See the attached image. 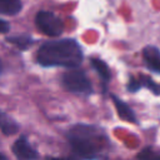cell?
I'll return each mask as SVG.
<instances>
[{
	"instance_id": "1",
	"label": "cell",
	"mask_w": 160,
	"mask_h": 160,
	"mask_svg": "<svg viewBox=\"0 0 160 160\" xmlns=\"http://www.w3.org/2000/svg\"><path fill=\"white\" fill-rule=\"evenodd\" d=\"M74 152L84 160H104L110 149L106 132L95 125L78 124L68 132Z\"/></svg>"
},
{
	"instance_id": "2",
	"label": "cell",
	"mask_w": 160,
	"mask_h": 160,
	"mask_svg": "<svg viewBox=\"0 0 160 160\" xmlns=\"http://www.w3.org/2000/svg\"><path fill=\"white\" fill-rule=\"evenodd\" d=\"M82 50L75 39H60L44 42L36 54V61L45 68H76L82 61Z\"/></svg>"
},
{
	"instance_id": "3",
	"label": "cell",
	"mask_w": 160,
	"mask_h": 160,
	"mask_svg": "<svg viewBox=\"0 0 160 160\" xmlns=\"http://www.w3.org/2000/svg\"><path fill=\"white\" fill-rule=\"evenodd\" d=\"M62 85L66 90L76 94H91L92 85L84 71L72 68V70L66 71L62 75Z\"/></svg>"
},
{
	"instance_id": "4",
	"label": "cell",
	"mask_w": 160,
	"mask_h": 160,
	"mask_svg": "<svg viewBox=\"0 0 160 160\" xmlns=\"http://www.w3.org/2000/svg\"><path fill=\"white\" fill-rule=\"evenodd\" d=\"M35 24L42 34L51 38H56L64 31V22L51 11H39L35 16Z\"/></svg>"
},
{
	"instance_id": "5",
	"label": "cell",
	"mask_w": 160,
	"mask_h": 160,
	"mask_svg": "<svg viewBox=\"0 0 160 160\" xmlns=\"http://www.w3.org/2000/svg\"><path fill=\"white\" fill-rule=\"evenodd\" d=\"M12 152L18 160H36L39 158L38 150L29 142L26 136H20L12 144Z\"/></svg>"
},
{
	"instance_id": "6",
	"label": "cell",
	"mask_w": 160,
	"mask_h": 160,
	"mask_svg": "<svg viewBox=\"0 0 160 160\" xmlns=\"http://www.w3.org/2000/svg\"><path fill=\"white\" fill-rule=\"evenodd\" d=\"M142 58L151 71L160 74V51L156 46H145L142 50Z\"/></svg>"
},
{
	"instance_id": "7",
	"label": "cell",
	"mask_w": 160,
	"mask_h": 160,
	"mask_svg": "<svg viewBox=\"0 0 160 160\" xmlns=\"http://www.w3.org/2000/svg\"><path fill=\"white\" fill-rule=\"evenodd\" d=\"M111 99L114 101V105L116 108V111H118V115L125 120V121H129V122H138V119H136V115L135 112L132 111V109L126 104L124 102L119 96L116 95H111Z\"/></svg>"
},
{
	"instance_id": "8",
	"label": "cell",
	"mask_w": 160,
	"mask_h": 160,
	"mask_svg": "<svg viewBox=\"0 0 160 160\" xmlns=\"http://www.w3.org/2000/svg\"><path fill=\"white\" fill-rule=\"evenodd\" d=\"M0 130L5 135H14L19 130L18 121L2 110H0Z\"/></svg>"
},
{
	"instance_id": "9",
	"label": "cell",
	"mask_w": 160,
	"mask_h": 160,
	"mask_svg": "<svg viewBox=\"0 0 160 160\" xmlns=\"http://www.w3.org/2000/svg\"><path fill=\"white\" fill-rule=\"evenodd\" d=\"M21 0H0V14L1 15H16L21 11Z\"/></svg>"
},
{
	"instance_id": "10",
	"label": "cell",
	"mask_w": 160,
	"mask_h": 160,
	"mask_svg": "<svg viewBox=\"0 0 160 160\" xmlns=\"http://www.w3.org/2000/svg\"><path fill=\"white\" fill-rule=\"evenodd\" d=\"M90 62H91V66L94 68V70L101 78V81L108 84L111 79V72H110V69H109L108 64L105 61H102L101 59H98V58H92L90 60Z\"/></svg>"
},
{
	"instance_id": "11",
	"label": "cell",
	"mask_w": 160,
	"mask_h": 160,
	"mask_svg": "<svg viewBox=\"0 0 160 160\" xmlns=\"http://www.w3.org/2000/svg\"><path fill=\"white\" fill-rule=\"evenodd\" d=\"M6 40L9 42H11L12 45L18 46L20 50H26L34 44V39L29 35H25V34L16 35V36H12V38H8Z\"/></svg>"
},
{
	"instance_id": "12",
	"label": "cell",
	"mask_w": 160,
	"mask_h": 160,
	"mask_svg": "<svg viewBox=\"0 0 160 160\" xmlns=\"http://www.w3.org/2000/svg\"><path fill=\"white\" fill-rule=\"evenodd\" d=\"M138 159L139 160H160V151H158L151 146H148V148H144L138 154Z\"/></svg>"
},
{
	"instance_id": "13",
	"label": "cell",
	"mask_w": 160,
	"mask_h": 160,
	"mask_svg": "<svg viewBox=\"0 0 160 160\" xmlns=\"http://www.w3.org/2000/svg\"><path fill=\"white\" fill-rule=\"evenodd\" d=\"M139 80H140V82H141V86H145L146 89H149L150 91H152L155 95H160V85L156 84L154 80H151L149 76L141 75Z\"/></svg>"
},
{
	"instance_id": "14",
	"label": "cell",
	"mask_w": 160,
	"mask_h": 160,
	"mask_svg": "<svg viewBox=\"0 0 160 160\" xmlns=\"http://www.w3.org/2000/svg\"><path fill=\"white\" fill-rule=\"evenodd\" d=\"M140 88H141V82H140V80H139V79H134V78H131L130 81H129V84H128V90H129V91H138Z\"/></svg>"
},
{
	"instance_id": "15",
	"label": "cell",
	"mask_w": 160,
	"mask_h": 160,
	"mask_svg": "<svg viewBox=\"0 0 160 160\" xmlns=\"http://www.w3.org/2000/svg\"><path fill=\"white\" fill-rule=\"evenodd\" d=\"M10 30V25L8 21L0 19V34H6Z\"/></svg>"
},
{
	"instance_id": "16",
	"label": "cell",
	"mask_w": 160,
	"mask_h": 160,
	"mask_svg": "<svg viewBox=\"0 0 160 160\" xmlns=\"http://www.w3.org/2000/svg\"><path fill=\"white\" fill-rule=\"evenodd\" d=\"M48 160H78V159H75V158H49Z\"/></svg>"
},
{
	"instance_id": "17",
	"label": "cell",
	"mask_w": 160,
	"mask_h": 160,
	"mask_svg": "<svg viewBox=\"0 0 160 160\" xmlns=\"http://www.w3.org/2000/svg\"><path fill=\"white\" fill-rule=\"evenodd\" d=\"M0 160H8V158H6L2 152H0Z\"/></svg>"
},
{
	"instance_id": "18",
	"label": "cell",
	"mask_w": 160,
	"mask_h": 160,
	"mask_svg": "<svg viewBox=\"0 0 160 160\" xmlns=\"http://www.w3.org/2000/svg\"><path fill=\"white\" fill-rule=\"evenodd\" d=\"M2 71V64H1V61H0V72Z\"/></svg>"
}]
</instances>
